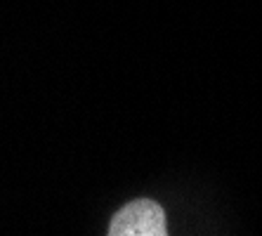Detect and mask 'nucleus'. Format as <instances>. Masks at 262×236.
Instances as JSON below:
<instances>
[{
  "label": "nucleus",
  "mask_w": 262,
  "mask_h": 236,
  "mask_svg": "<svg viewBox=\"0 0 262 236\" xmlns=\"http://www.w3.org/2000/svg\"><path fill=\"white\" fill-rule=\"evenodd\" d=\"M111 236H168L165 210L151 199H135L114 215Z\"/></svg>",
  "instance_id": "obj_1"
}]
</instances>
